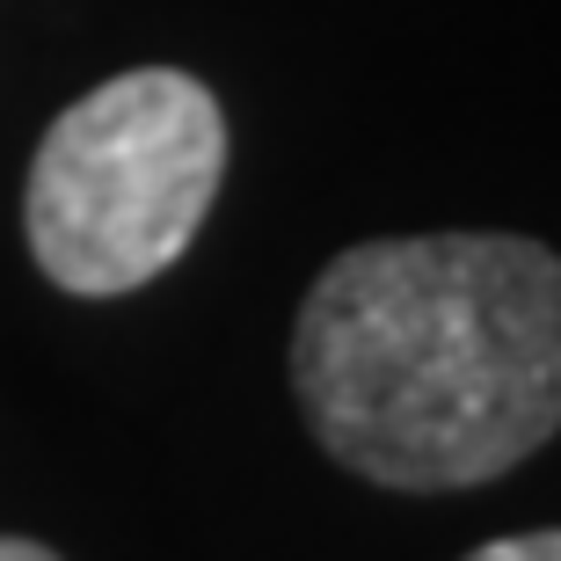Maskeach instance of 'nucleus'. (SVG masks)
I'll return each instance as SVG.
<instances>
[{"mask_svg": "<svg viewBox=\"0 0 561 561\" xmlns=\"http://www.w3.org/2000/svg\"><path fill=\"white\" fill-rule=\"evenodd\" d=\"M291 394L379 489H481L561 431V255L533 233H387L307 285Z\"/></svg>", "mask_w": 561, "mask_h": 561, "instance_id": "nucleus-1", "label": "nucleus"}, {"mask_svg": "<svg viewBox=\"0 0 561 561\" xmlns=\"http://www.w3.org/2000/svg\"><path fill=\"white\" fill-rule=\"evenodd\" d=\"M227 183V110L183 66H131L66 103L22 183L44 285L125 299L183 263Z\"/></svg>", "mask_w": 561, "mask_h": 561, "instance_id": "nucleus-2", "label": "nucleus"}, {"mask_svg": "<svg viewBox=\"0 0 561 561\" xmlns=\"http://www.w3.org/2000/svg\"><path fill=\"white\" fill-rule=\"evenodd\" d=\"M467 561H561V525H547V533H511V540H489V547H474Z\"/></svg>", "mask_w": 561, "mask_h": 561, "instance_id": "nucleus-3", "label": "nucleus"}, {"mask_svg": "<svg viewBox=\"0 0 561 561\" xmlns=\"http://www.w3.org/2000/svg\"><path fill=\"white\" fill-rule=\"evenodd\" d=\"M0 561H59L44 540H22V533H0Z\"/></svg>", "mask_w": 561, "mask_h": 561, "instance_id": "nucleus-4", "label": "nucleus"}]
</instances>
